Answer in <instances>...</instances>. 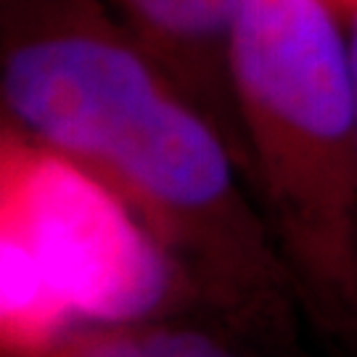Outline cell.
<instances>
[{
	"instance_id": "obj_1",
	"label": "cell",
	"mask_w": 357,
	"mask_h": 357,
	"mask_svg": "<svg viewBox=\"0 0 357 357\" xmlns=\"http://www.w3.org/2000/svg\"><path fill=\"white\" fill-rule=\"evenodd\" d=\"M6 29L3 98L32 132L167 209L202 212L228 196L222 143L128 26L85 0H13Z\"/></svg>"
},
{
	"instance_id": "obj_2",
	"label": "cell",
	"mask_w": 357,
	"mask_h": 357,
	"mask_svg": "<svg viewBox=\"0 0 357 357\" xmlns=\"http://www.w3.org/2000/svg\"><path fill=\"white\" fill-rule=\"evenodd\" d=\"M3 233L32 252L61 305L93 318H138L165 291V265L128 209L61 156L6 151Z\"/></svg>"
},
{
	"instance_id": "obj_3",
	"label": "cell",
	"mask_w": 357,
	"mask_h": 357,
	"mask_svg": "<svg viewBox=\"0 0 357 357\" xmlns=\"http://www.w3.org/2000/svg\"><path fill=\"white\" fill-rule=\"evenodd\" d=\"M146 51L167 69H225L243 0H112Z\"/></svg>"
},
{
	"instance_id": "obj_4",
	"label": "cell",
	"mask_w": 357,
	"mask_h": 357,
	"mask_svg": "<svg viewBox=\"0 0 357 357\" xmlns=\"http://www.w3.org/2000/svg\"><path fill=\"white\" fill-rule=\"evenodd\" d=\"M0 302L6 326L22 333L48 328L64 310L38 259L11 233L0 238Z\"/></svg>"
},
{
	"instance_id": "obj_5",
	"label": "cell",
	"mask_w": 357,
	"mask_h": 357,
	"mask_svg": "<svg viewBox=\"0 0 357 357\" xmlns=\"http://www.w3.org/2000/svg\"><path fill=\"white\" fill-rule=\"evenodd\" d=\"M90 357H230L220 347L193 333H156L135 342L101 347Z\"/></svg>"
},
{
	"instance_id": "obj_6",
	"label": "cell",
	"mask_w": 357,
	"mask_h": 357,
	"mask_svg": "<svg viewBox=\"0 0 357 357\" xmlns=\"http://www.w3.org/2000/svg\"><path fill=\"white\" fill-rule=\"evenodd\" d=\"M349 72H352V93H355V125H357V11H352V26H349ZM357 138V135H355Z\"/></svg>"
},
{
	"instance_id": "obj_7",
	"label": "cell",
	"mask_w": 357,
	"mask_h": 357,
	"mask_svg": "<svg viewBox=\"0 0 357 357\" xmlns=\"http://www.w3.org/2000/svg\"><path fill=\"white\" fill-rule=\"evenodd\" d=\"M333 8H339V11H344V13H352L357 11V0H328Z\"/></svg>"
}]
</instances>
